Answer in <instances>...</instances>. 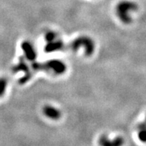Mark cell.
<instances>
[{
    "instance_id": "6da1fadb",
    "label": "cell",
    "mask_w": 146,
    "mask_h": 146,
    "mask_svg": "<svg viewBox=\"0 0 146 146\" xmlns=\"http://www.w3.org/2000/svg\"><path fill=\"white\" fill-rule=\"evenodd\" d=\"M138 10V5L135 2L123 0L117 5L115 13L119 20L124 24L128 25L132 23V14Z\"/></svg>"
},
{
    "instance_id": "7a4b0ae2",
    "label": "cell",
    "mask_w": 146,
    "mask_h": 146,
    "mask_svg": "<svg viewBox=\"0 0 146 146\" xmlns=\"http://www.w3.org/2000/svg\"><path fill=\"white\" fill-rule=\"evenodd\" d=\"M69 47L74 52L84 48L86 56L92 55L95 51V43L90 37L87 36H81L75 39L69 45Z\"/></svg>"
},
{
    "instance_id": "3957f363",
    "label": "cell",
    "mask_w": 146,
    "mask_h": 146,
    "mask_svg": "<svg viewBox=\"0 0 146 146\" xmlns=\"http://www.w3.org/2000/svg\"><path fill=\"white\" fill-rule=\"evenodd\" d=\"M46 45L45 47L46 52H55L62 50L64 47V42L59 38L58 35L54 31H48L46 35Z\"/></svg>"
},
{
    "instance_id": "277c9868",
    "label": "cell",
    "mask_w": 146,
    "mask_h": 146,
    "mask_svg": "<svg viewBox=\"0 0 146 146\" xmlns=\"http://www.w3.org/2000/svg\"><path fill=\"white\" fill-rule=\"evenodd\" d=\"M66 66L64 62L59 60H52L42 64V70L50 72L55 75H60L66 71Z\"/></svg>"
},
{
    "instance_id": "5b68a950",
    "label": "cell",
    "mask_w": 146,
    "mask_h": 146,
    "mask_svg": "<svg viewBox=\"0 0 146 146\" xmlns=\"http://www.w3.org/2000/svg\"><path fill=\"white\" fill-rule=\"evenodd\" d=\"M98 144L100 146H123L125 139L123 137H117L110 139L107 135H102L98 139Z\"/></svg>"
},
{
    "instance_id": "8992f818",
    "label": "cell",
    "mask_w": 146,
    "mask_h": 146,
    "mask_svg": "<svg viewBox=\"0 0 146 146\" xmlns=\"http://www.w3.org/2000/svg\"><path fill=\"white\" fill-rule=\"evenodd\" d=\"M43 113L46 117L52 120H58L61 116V112L52 105H46L43 108Z\"/></svg>"
},
{
    "instance_id": "52a82bcc",
    "label": "cell",
    "mask_w": 146,
    "mask_h": 146,
    "mask_svg": "<svg viewBox=\"0 0 146 146\" xmlns=\"http://www.w3.org/2000/svg\"><path fill=\"white\" fill-rule=\"evenodd\" d=\"M22 48L24 51L25 58L29 60H33L36 58V53L35 47L31 43L29 42H24L22 45Z\"/></svg>"
},
{
    "instance_id": "ba28073f",
    "label": "cell",
    "mask_w": 146,
    "mask_h": 146,
    "mask_svg": "<svg viewBox=\"0 0 146 146\" xmlns=\"http://www.w3.org/2000/svg\"><path fill=\"white\" fill-rule=\"evenodd\" d=\"M137 137L141 142L146 143V115L145 119L139 123L137 127Z\"/></svg>"
},
{
    "instance_id": "9c48e42d",
    "label": "cell",
    "mask_w": 146,
    "mask_h": 146,
    "mask_svg": "<svg viewBox=\"0 0 146 146\" xmlns=\"http://www.w3.org/2000/svg\"><path fill=\"white\" fill-rule=\"evenodd\" d=\"M7 84H8V81H6V79L4 78H0V97L5 94Z\"/></svg>"
}]
</instances>
